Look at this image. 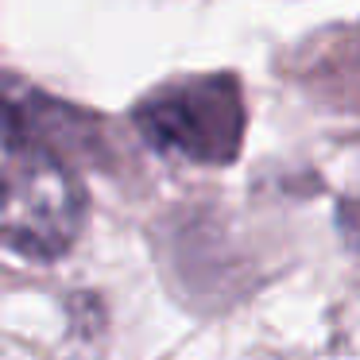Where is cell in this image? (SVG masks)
<instances>
[{
	"instance_id": "obj_1",
	"label": "cell",
	"mask_w": 360,
	"mask_h": 360,
	"mask_svg": "<svg viewBox=\"0 0 360 360\" xmlns=\"http://www.w3.org/2000/svg\"><path fill=\"white\" fill-rule=\"evenodd\" d=\"M82 217L78 179L0 112V240L32 259H55L78 240Z\"/></svg>"
}]
</instances>
